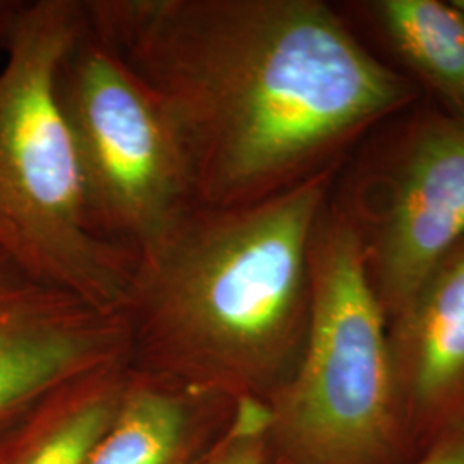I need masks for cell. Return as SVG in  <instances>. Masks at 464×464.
<instances>
[{"mask_svg": "<svg viewBox=\"0 0 464 464\" xmlns=\"http://www.w3.org/2000/svg\"><path fill=\"white\" fill-rule=\"evenodd\" d=\"M331 201L389 325L464 239V119L418 100L353 151Z\"/></svg>", "mask_w": 464, "mask_h": 464, "instance_id": "cell-6", "label": "cell"}, {"mask_svg": "<svg viewBox=\"0 0 464 464\" xmlns=\"http://www.w3.org/2000/svg\"><path fill=\"white\" fill-rule=\"evenodd\" d=\"M82 0H32L0 67V249L34 277L122 316L136 258L93 231L53 95Z\"/></svg>", "mask_w": 464, "mask_h": 464, "instance_id": "cell-3", "label": "cell"}, {"mask_svg": "<svg viewBox=\"0 0 464 464\" xmlns=\"http://www.w3.org/2000/svg\"><path fill=\"white\" fill-rule=\"evenodd\" d=\"M26 0H0V67L11 49Z\"/></svg>", "mask_w": 464, "mask_h": 464, "instance_id": "cell-13", "label": "cell"}, {"mask_svg": "<svg viewBox=\"0 0 464 464\" xmlns=\"http://www.w3.org/2000/svg\"><path fill=\"white\" fill-rule=\"evenodd\" d=\"M90 28L166 107L201 205L339 170L423 99L324 0H83Z\"/></svg>", "mask_w": 464, "mask_h": 464, "instance_id": "cell-1", "label": "cell"}, {"mask_svg": "<svg viewBox=\"0 0 464 464\" xmlns=\"http://www.w3.org/2000/svg\"><path fill=\"white\" fill-rule=\"evenodd\" d=\"M337 11L372 34L421 95L464 119V17L450 0H362Z\"/></svg>", "mask_w": 464, "mask_h": 464, "instance_id": "cell-10", "label": "cell"}, {"mask_svg": "<svg viewBox=\"0 0 464 464\" xmlns=\"http://www.w3.org/2000/svg\"><path fill=\"white\" fill-rule=\"evenodd\" d=\"M450 4L458 9V13L464 17V0H450Z\"/></svg>", "mask_w": 464, "mask_h": 464, "instance_id": "cell-15", "label": "cell"}, {"mask_svg": "<svg viewBox=\"0 0 464 464\" xmlns=\"http://www.w3.org/2000/svg\"><path fill=\"white\" fill-rule=\"evenodd\" d=\"M234 404L130 368L116 418L86 464H197Z\"/></svg>", "mask_w": 464, "mask_h": 464, "instance_id": "cell-9", "label": "cell"}, {"mask_svg": "<svg viewBox=\"0 0 464 464\" xmlns=\"http://www.w3.org/2000/svg\"><path fill=\"white\" fill-rule=\"evenodd\" d=\"M130 363L100 368L50 396L0 452V464H86L117 415Z\"/></svg>", "mask_w": 464, "mask_h": 464, "instance_id": "cell-11", "label": "cell"}, {"mask_svg": "<svg viewBox=\"0 0 464 464\" xmlns=\"http://www.w3.org/2000/svg\"><path fill=\"white\" fill-rule=\"evenodd\" d=\"M339 170L251 205H193L136 260L130 368L232 402L274 398L306 343L312 237Z\"/></svg>", "mask_w": 464, "mask_h": 464, "instance_id": "cell-2", "label": "cell"}, {"mask_svg": "<svg viewBox=\"0 0 464 464\" xmlns=\"http://www.w3.org/2000/svg\"><path fill=\"white\" fill-rule=\"evenodd\" d=\"M411 464H464V430L430 449Z\"/></svg>", "mask_w": 464, "mask_h": 464, "instance_id": "cell-14", "label": "cell"}, {"mask_svg": "<svg viewBox=\"0 0 464 464\" xmlns=\"http://www.w3.org/2000/svg\"><path fill=\"white\" fill-rule=\"evenodd\" d=\"M197 464H270L266 402L237 401L227 425Z\"/></svg>", "mask_w": 464, "mask_h": 464, "instance_id": "cell-12", "label": "cell"}, {"mask_svg": "<svg viewBox=\"0 0 464 464\" xmlns=\"http://www.w3.org/2000/svg\"><path fill=\"white\" fill-rule=\"evenodd\" d=\"M126 362L122 316L34 277L0 249V452L59 389Z\"/></svg>", "mask_w": 464, "mask_h": 464, "instance_id": "cell-7", "label": "cell"}, {"mask_svg": "<svg viewBox=\"0 0 464 464\" xmlns=\"http://www.w3.org/2000/svg\"><path fill=\"white\" fill-rule=\"evenodd\" d=\"M53 95L93 231L138 260L198 203L176 126L86 17L55 69Z\"/></svg>", "mask_w": 464, "mask_h": 464, "instance_id": "cell-5", "label": "cell"}, {"mask_svg": "<svg viewBox=\"0 0 464 464\" xmlns=\"http://www.w3.org/2000/svg\"><path fill=\"white\" fill-rule=\"evenodd\" d=\"M312 315L291 379L266 402L270 464H411L387 320L331 198L310 248Z\"/></svg>", "mask_w": 464, "mask_h": 464, "instance_id": "cell-4", "label": "cell"}, {"mask_svg": "<svg viewBox=\"0 0 464 464\" xmlns=\"http://www.w3.org/2000/svg\"><path fill=\"white\" fill-rule=\"evenodd\" d=\"M399 413L411 454L464 430V239L387 325Z\"/></svg>", "mask_w": 464, "mask_h": 464, "instance_id": "cell-8", "label": "cell"}]
</instances>
